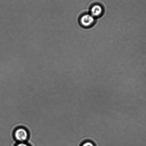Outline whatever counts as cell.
I'll return each mask as SVG.
<instances>
[{"mask_svg": "<svg viewBox=\"0 0 146 146\" xmlns=\"http://www.w3.org/2000/svg\"><path fill=\"white\" fill-rule=\"evenodd\" d=\"M13 137L17 143L27 142L29 139V132L25 127H18L14 131Z\"/></svg>", "mask_w": 146, "mask_h": 146, "instance_id": "6da1fadb", "label": "cell"}, {"mask_svg": "<svg viewBox=\"0 0 146 146\" xmlns=\"http://www.w3.org/2000/svg\"><path fill=\"white\" fill-rule=\"evenodd\" d=\"M94 17L91 14H86L80 19L81 25L84 27H89L93 25L94 22Z\"/></svg>", "mask_w": 146, "mask_h": 146, "instance_id": "7a4b0ae2", "label": "cell"}, {"mask_svg": "<svg viewBox=\"0 0 146 146\" xmlns=\"http://www.w3.org/2000/svg\"><path fill=\"white\" fill-rule=\"evenodd\" d=\"M102 13L103 9L100 5H94L91 8V15L94 17H100Z\"/></svg>", "mask_w": 146, "mask_h": 146, "instance_id": "3957f363", "label": "cell"}, {"mask_svg": "<svg viewBox=\"0 0 146 146\" xmlns=\"http://www.w3.org/2000/svg\"><path fill=\"white\" fill-rule=\"evenodd\" d=\"M14 146H32L27 142L17 143Z\"/></svg>", "mask_w": 146, "mask_h": 146, "instance_id": "277c9868", "label": "cell"}, {"mask_svg": "<svg viewBox=\"0 0 146 146\" xmlns=\"http://www.w3.org/2000/svg\"><path fill=\"white\" fill-rule=\"evenodd\" d=\"M81 146H95L94 143L90 141H86L83 143Z\"/></svg>", "mask_w": 146, "mask_h": 146, "instance_id": "5b68a950", "label": "cell"}]
</instances>
